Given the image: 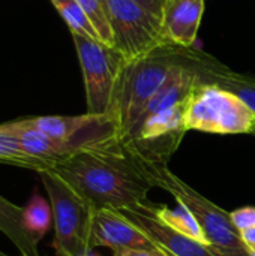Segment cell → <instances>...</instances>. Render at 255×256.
<instances>
[{
  "instance_id": "obj_1",
  "label": "cell",
  "mask_w": 255,
  "mask_h": 256,
  "mask_svg": "<svg viewBox=\"0 0 255 256\" xmlns=\"http://www.w3.org/2000/svg\"><path fill=\"white\" fill-rule=\"evenodd\" d=\"M48 171L69 183L95 210L138 207L155 188L144 162L119 134L84 146Z\"/></svg>"
},
{
  "instance_id": "obj_2",
  "label": "cell",
  "mask_w": 255,
  "mask_h": 256,
  "mask_svg": "<svg viewBox=\"0 0 255 256\" xmlns=\"http://www.w3.org/2000/svg\"><path fill=\"white\" fill-rule=\"evenodd\" d=\"M144 165L155 188H161L171 194L177 202L183 204L194 214L207 238L209 248L216 255L251 256L230 213L186 184L180 177L170 171L168 165H156L149 162H144Z\"/></svg>"
},
{
  "instance_id": "obj_3",
  "label": "cell",
  "mask_w": 255,
  "mask_h": 256,
  "mask_svg": "<svg viewBox=\"0 0 255 256\" xmlns=\"http://www.w3.org/2000/svg\"><path fill=\"white\" fill-rule=\"evenodd\" d=\"M185 130L255 135V112L233 92L198 80L185 104Z\"/></svg>"
},
{
  "instance_id": "obj_4",
  "label": "cell",
  "mask_w": 255,
  "mask_h": 256,
  "mask_svg": "<svg viewBox=\"0 0 255 256\" xmlns=\"http://www.w3.org/2000/svg\"><path fill=\"white\" fill-rule=\"evenodd\" d=\"M174 63L170 48L165 46L146 58L126 64L110 112L120 136H126L132 130L149 100L168 78Z\"/></svg>"
},
{
  "instance_id": "obj_5",
  "label": "cell",
  "mask_w": 255,
  "mask_h": 256,
  "mask_svg": "<svg viewBox=\"0 0 255 256\" xmlns=\"http://www.w3.org/2000/svg\"><path fill=\"white\" fill-rule=\"evenodd\" d=\"M47 190L53 222L56 256H81L92 250L90 232L95 208L69 183L53 171L38 172Z\"/></svg>"
},
{
  "instance_id": "obj_6",
  "label": "cell",
  "mask_w": 255,
  "mask_h": 256,
  "mask_svg": "<svg viewBox=\"0 0 255 256\" xmlns=\"http://www.w3.org/2000/svg\"><path fill=\"white\" fill-rule=\"evenodd\" d=\"M80 58L87 114L110 116L123 69L129 63L120 51L101 40L72 33Z\"/></svg>"
},
{
  "instance_id": "obj_7",
  "label": "cell",
  "mask_w": 255,
  "mask_h": 256,
  "mask_svg": "<svg viewBox=\"0 0 255 256\" xmlns=\"http://www.w3.org/2000/svg\"><path fill=\"white\" fill-rule=\"evenodd\" d=\"M114 48L128 62L146 58L170 46L162 27V16L129 0H108Z\"/></svg>"
},
{
  "instance_id": "obj_8",
  "label": "cell",
  "mask_w": 255,
  "mask_h": 256,
  "mask_svg": "<svg viewBox=\"0 0 255 256\" xmlns=\"http://www.w3.org/2000/svg\"><path fill=\"white\" fill-rule=\"evenodd\" d=\"M134 226H137L150 242L167 256H218L209 246L201 244L161 222L152 213V202L138 207L119 210Z\"/></svg>"
},
{
  "instance_id": "obj_9",
  "label": "cell",
  "mask_w": 255,
  "mask_h": 256,
  "mask_svg": "<svg viewBox=\"0 0 255 256\" xmlns=\"http://www.w3.org/2000/svg\"><path fill=\"white\" fill-rule=\"evenodd\" d=\"M170 51L177 60L191 66L201 81L212 82L233 92L255 112L254 76L239 74L201 51H192L191 48H180L174 45H170Z\"/></svg>"
},
{
  "instance_id": "obj_10",
  "label": "cell",
  "mask_w": 255,
  "mask_h": 256,
  "mask_svg": "<svg viewBox=\"0 0 255 256\" xmlns=\"http://www.w3.org/2000/svg\"><path fill=\"white\" fill-rule=\"evenodd\" d=\"M90 244L92 249L104 246L113 252L123 249H156L137 226L114 208L95 210Z\"/></svg>"
},
{
  "instance_id": "obj_11",
  "label": "cell",
  "mask_w": 255,
  "mask_h": 256,
  "mask_svg": "<svg viewBox=\"0 0 255 256\" xmlns=\"http://www.w3.org/2000/svg\"><path fill=\"white\" fill-rule=\"evenodd\" d=\"M204 0H167L162 27L167 40L180 48H191L197 39Z\"/></svg>"
},
{
  "instance_id": "obj_12",
  "label": "cell",
  "mask_w": 255,
  "mask_h": 256,
  "mask_svg": "<svg viewBox=\"0 0 255 256\" xmlns=\"http://www.w3.org/2000/svg\"><path fill=\"white\" fill-rule=\"evenodd\" d=\"M0 232L17 248L21 256H41L38 243L32 238L24 225L23 207H18L0 195Z\"/></svg>"
},
{
  "instance_id": "obj_13",
  "label": "cell",
  "mask_w": 255,
  "mask_h": 256,
  "mask_svg": "<svg viewBox=\"0 0 255 256\" xmlns=\"http://www.w3.org/2000/svg\"><path fill=\"white\" fill-rule=\"evenodd\" d=\"M152 213L165 225H168L170 228H173L174 231L201 243L209 246L207 238L200 226V224L197 222V219L194 218V214L180 202H177V207L174 210L168 208L164 204H153L152 202Z\"/></svg>"
},
{
  "instance_id": "obj_14",
  "label": "cell",
  "mask_w": 255,
  "mask_h": 256,
  "mask_svg": "<svg viewBox=\"0 0 255 256\" xmlns=\"http://www.w3.org/2000/svg\"><path fill=\"white\" fill-rule=\"evenodd\" d=\"M0 162L32 170L36 172L48 171L53 168V164L50 160L27 154L12 135L2 130H0Z\"/></svg>"
},
{
  "instance_id": "obj_15",
  "label": "cell",
  "mask_w": 255,
  "mask_h": 256,
  "mask_svg": "<svg viewBox=\"0 0 255 256\" xmlns=\"http://www.w3.org/2000/svg\"><path fill=\"white\" fill-rule=\"evenodd\" d=\"M23 218L24 225L32 238L39 243L44 236L48 232L51 222H53V212L51 206L47 202L45 198H42L38 192L33 194V196L29 200L27 206L23 207Z\"/></svg>"
},
{
  "instance_id": "obj_16",
  "label": "cell",
  "mask_w": 255,
  "mask_h": 256,
  "mask_svg": "<svg viewBox=\"0 0 255 256\" xmlns=\"http://www.w3.org/2000/svg\"><path fill=\"white\" fill-rule=\"evenodd\" d=\"M51 3L68 24L71 33H77L101 40L96 28L93 27L92 21L89 20V16L86 15V12L83 10V8L77 0H51Z\"/></svg>"
},
{
  "instance_id": "obj_17",
  "label": "cell",
  "mask_w": 255,
  "mask_h": 256,
  "mask_svg": "<svg viewBox=\"0 0 255 256\" xmlns=\"http://www.w3.org/2000/svg\"><path fill=\"white\" fill-rule=\"evenodd\" d=\"M89 20L92 21L93 27L96 28L99 39L113 46L114 38L111 30V21H110V6L108 0H77Z\"/></svg>"
},
{
  "instance_id": "obj_18",
  "label": "cell",
  "mask_w": 255,
  "mask_h": 256,
  "mask_svg": "<svg viewBox=\"0 0 255 256\" xmlns=\"http://www.w3.org/2000/svg\"><path fill=\"white\" fill-rule=\"evenodd\" d=\"M236 228L242 232L255 228V207H243L230 213Z\"/></svg>"
},
{
  "instance_id": "obj_19",
  "label": "cell",
  "mask_w": 255,
  "mask_h": 256,
  "mask_svg": "<svg viewBox=\"0 0 255 256\" xmlns=\"http://www.w3.org/2000/svg\"><path fill=\"white\" fill-rule=\"evenodd\" d=\"M113 256H167L159 249H123L113 252Z\"/></svg>"
},
{
  "instance_id": "obj_20",
  "label": "cell",
  "mask_w": 255,
  "mask_h": 256,
  "mask_svg": "<svg viewBox=\"0 0 255 256\" xmlns=\"http://www.w3.org/2000/svg\"><path fill=\"white\" fill-rule=\"evenodd\" d=\"M129 2H134L137 4L146 8L147 10H150V12L159 15V16H162L164 8H165V3H167V0H129Z\"/></svg>"
},
{
  "instance_id": "obj_21",
  "label": "cell",
  "mask_w": 255,
  "mask_h": 256,
  "mask_svg": "<svg viewBox=\"0 0 255 256\" xmlns=\"http://www.w3.org/2000/svg\"><path fill=\"white\" fill-rule=\"evenodd\" d=\"M240 237L243 240V243L246 244V248L251 250V249H255V228H251V230H246V231H242L240 232Z\"/></svg>"
},
{
  "instance_id": "obj_22",
  "label": "cell",
  "mask_w": 255,
  "mask_h": 256,
  "mask_svg": "<svg viewBox=\"0 0 255 256\" xmlns=\"http://www.w3.org/2000/svg\"><path fill=\"white\" fill-rule=\"evenodd\" d=\"M81 256H99V255H96V254H93V252L90 250V252H87V254H84V255H81Z\"/></svg>"
},
{
  "instance_id": "obj_23",
  "label": "cell",
  "mask_w": 255,
  "mask_h": 256,
  "mask_svg": "<svg viewBox=\"0 0 255 256\" xmlns=\"http://www.w3.org/2000/svg\"><path fill=\"white\" fill-rule=\"evenodd\" d=\"M249 254H251V256H255V249H251V250H249Z\"/></svg>"
},
{
  "instance_id": "obj_24",
  "label": "cell",
  "mask_w": 255,
  "mask_h": 256,
  "mask_svg": "<svg viewBox=\"0 0 255 256\" xmlns=\"http://www.w3.org/2000/svg\"><path fill=\"white\" fill-rule=\"evenodd\" d=\"M0 256H8V255H6V254H3V252L0 250Z\"/></svg>"
}]
</instances>
